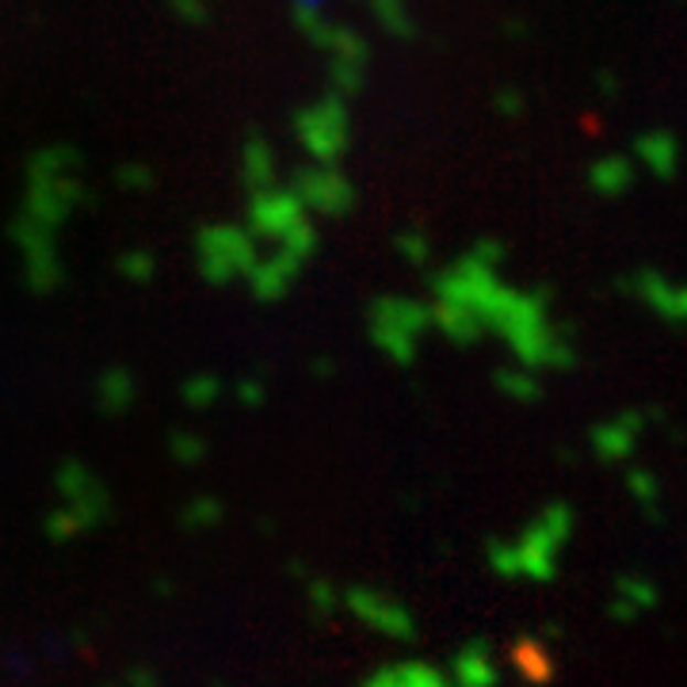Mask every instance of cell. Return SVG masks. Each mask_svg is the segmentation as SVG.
Here are the masks:
<instances>
[{
  "mask_svg": "<svg viewBox=\"0 0 687 687\" xmlns=\"http://www.w3.org/2000/svg\"><path fill=\"white\" fill-rule=\"evenodd\" d=\"M501 248L482 245L451 268L440 283V325L454 341H474L482 329H496L524 367H566L573 359L569 341L550 321L539 294L512 291L496 279Z\"/></svg>",
  "mask_w": 687,
  "mask_h": 687,
  "instance_id": "6da1fadb",
  "label": "cell"
},
{
  "mask_svg": "<svg viewBox=\"0 0 687 687\" xmlns=\"http://www.w3.org/2000/svg\"><path fill=\"white\" fill-rule=\"evenodd\" d=\"M573 535V512L569 504H546L539 516L524 527L516 543L493 546V569L501 577H532L550 581L558 573V558Z\"/></svg>",
  "mask_w": 687,
  "mask_h": 687,
  "instance_id": "7a4b0ae2",
  "label": "cell"
},
{
  "mask_svg": "<svg viewBox=\"0 0 687 687\" xmlns=\"http://www.w3.org/2000/svg\"><path fill=\"white\" fill-rule=\"evenodd\" d=\"M626 291L638 298V305L653 313V318L668 321V325H687V283H676L665 271H634L626 279Z\"/></svg>",
  "mask_w": 687,
  "mask_h": 687,
  "instance_id": "3957f363",
  "label": "cell"
},
{
  "mask_svg": "<svg viewBox=\"0 0 687 687\" xmlns=\"http://www.w3.org/2000/svg\"><path fill=\"white\" fill-rule=\"evenodd\" d=\"M645 428H650V417H645L642 409L615 412V417L600 420V425L592 428V451L600 454L603 462H626V459H634V451H638Z\"/></svg>",
  "mask_w": 687,
  "mask_h": 687,
  "instance_id": "277c9868",
  "label": "cell"
},
{
  "mask_svg": "<svg viewBox=\"0 0 687 687\" xmlns=\"http://www.w3.org/2000/svg\"><path fill=\"white\" fill-rule=\"evenodd\" d=\"M631 161H634V169H645L650 176L673 180L676 172H680V161H684L680 138H676L673 130H665V127L642 130V135L634 138Z\"/></svg>",
  "mask_w": 687,
  "mask_h": 687,
  "instance_id": "5b68a950",
  "label": "cell"
},
{
  "mask_svg": "<svg viewBox=\"0 0 687 687\" xmlns=\"http://www.w3.org/2000/svg\"><path fill=\"white\" fill-rule=\"evenodd\" d=\"M634 176H638V169H634L631 153H603L589 164V187L600 198L626 195L634 187Z\"/></svg>",
  "mask_w": 687,
  "mask_h": 687,
  "instance_id": "8992f818",
  "label": "cell"
},
{
  "mask_svg": "<svg viewBox=\"0 0 687 687\" xmlns=\"http://www.w3.org/2000/svg\"><path fill=\"white\" fill-rule=\"evenodd\" d=\"M661 603V589L642 573H626L615 581V595H611V615L615 619H638Z\"/></svg>",
  "mask_w": 687,
  "mask_h": 687,
  "instance_id": "52a82bcc",
  "label": "cell"
},
{
  "mask_svg": "<svg viewBox=\"0 0 687 687\" xmlns=\"http://www.w3.org/2000/svg\"><path fill=\"white\" fill-rule=\"evenodd\" d=\"M454 680H459L462 687H496L501 668H496L490 645L470 642L466 650L459 653V661H454Z\"/></svg>",
  "mask_w": 687,
  "mask_h": 687,
  "instance_id": "ba28073f",
  "label": "cell"
},
{
  "mask_svg": "<svg viewBox=\"0 0 687 687\" xmlns=\"http://www.w3.org/2000/svg\"><path fill=\"white\" fill-rule=\"evenodd\" d=\"M626 493H631V501L638 504V508L657 512V504H661V477L653 474L650 466H631V470H626Z\"/></svg>",
  "mask_w": 687,
  "mask_h": 687,
  "instance_id": "9c48e42d",
  "label": "cell"
},
{
  "mask_svg": "<svg viewBox=\"0 0 687 687\" xmlns=\"http://www.w3.org/2000/svg\"><path fill=\"white\" fill-rule=\"evenodd\" d=\"M496 386H501L508 397H516V401H535V397H539V383H535V375L532 371H519V367L504 371V375L496 378Z\"/></svg>",
  "mask_w": 687,
  "mask_h": 687,
  "instance_id": "30bf717a",
  "label": "cell"
},
{
  "mask_svg": "<svg viewBox=\"0 0 687 687\" xmlns=\"http://www.w3.org/2000/svg\"><path fill=\"white\" fill-rule=\"evenodd\" d=\"M496 104H501V111H508V115L519 111V96L516 93H504L501 99H496Z\"/></svg>",
  "mask_w": 687,
  "mask_h": 687,
  "instance_id": "8fae6325",
  "label": "cell"
}]
</instances>
